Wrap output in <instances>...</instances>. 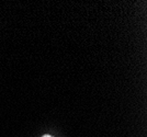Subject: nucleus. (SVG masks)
Returning <instances> with one entry per match:
<instances>
[{"instance_id": "f257e3e1", "label": "nucleus", "mask_w": 147, "mask_h": 137, "mask_svg": "<svg viewBox=\"0 0 147 137\" xmlns=\"http://www.w3.org/2000/svg\"><path fill=\"white\" fill-rule=\"evenodd\" d=\"M43 137H53V136H51V135H44Z\"/></svg>"}]
</instances>
